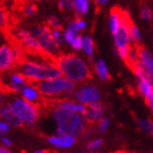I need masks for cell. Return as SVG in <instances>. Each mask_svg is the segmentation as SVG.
<instances>
[{
    "mask_svg": "<svg viewBox=\"0 0 153 153\" xmlns=\"http://www.w3.org/2000/svg\"><path fill=\"white\" fill-rule=\"evenodd\" d=\"M37 88L42 96L49 99H59L74 94L76 91V83L67 79L66 76H60L38 82Z\"/></svg>",
    "mask_w": 153,
    "mask_h": 153,
    "instance_id": "277c9868",
    "label": "cell"
},
{
    "mask_svg": "<svg viewBox=\"0 0 153 153\" xmlns=\"http://www.w3.org/2000/svg\"><path fill=\"white\" fill-rule=\"evenodd\" d=\"M138 126L144 134L153 136V121L149 120V119H144V118H140V119H138Z\"/></svg>",
    "mask_w": 153,
    "mask_h": 153,
    "instance_id": "7402d4cb",
    "label": "cell"
},
{
    "mask_svg": "<svg viewBox=\"0 0 153 153\" xmlns=\"http://www.w3.org/2000/svg\"><path fill=\"white\" fill-rule=\"evenodd\" d=\"M31 33L38 41L43 54L48 57L56 58L59 54V44L51 35V29L48 25H35L32 27Z\"/></svg>",
    "mask_w": 153,
    "mask_h": 153,
    "instance_id": "52a82bcc",
    "label": "cell"
},
{
    "mask_svg": "<svg viewBox=\"0 0 153 153\" xmlns=\"http://www.w3.org/2000/svg\"><path fill=\"white\" fill-rule=\"evenodd\" d=\"M140 16L141 19L144 21H150L152 19V11L148 6H142L140 10Z\"/></svg>",
    "mask_w": 153,
    "mask_h": 153,
    "instance_id": "f1b7e54d",
    "label": "cell"
},
{
    "mask_svg": "<svg viewBox=\"0 0 153 153\" xmlns=\"http://www.w3.org/2000/svg\"><path fill=\"white\" fill-rule=\"evenodd\" d=\"M132 21L130 19V16L126 11L124 16V21L121 24L120 29L118 30V32L115 34L114 41H115V48H116V54L118 57L123 60H127L130 48L132 46V42L130 37V25Z\"/></svg>",
    "mask_w": 153,
    "mask_h": 153,
    "instance_id": "8992f818",
    "label": "cell"
},
{
    "mask_svg": "<svg viewBox=\"0 0 153 153\" xmlns=\"http://www.w3.org/2000/svg\"><path fill=\"white\" fill-rule=\"evenodd\" d=\"M51 35H53V37H54V39L56 42H57L58 44L60 45L61 43H62V36H61V32L59 29H54L51 30Z\"/></svg>",
    "mask_w": 153,
    "mask_h": 153,
    "instance_id": "836d02e7",
    "label": "cell"
},
{
    "mask_svg": "<svg viewBox=\"0 0 153 153\" xmlns=\"http://www.w3.org/2000/svg\"><path fill=\"white\" fill-rule=\"evenodd\" d=\"M71 1H72V0H71Z\"/></svg>",
    "mask_w": 153,
    "mask_h": 153,
    "instance_id": "f6af8a7d",
    "label": "cell"
},
{
    "mask_svg": "<svg viewBox=\"0 0 153 153\" xmlns=\"http://www.w3.org/2000/svg\"><path fill=\"white\" fill-rule=\"evenodd\" d=\"M16 39L18 43L21 45V47L23 49L31 51L33 54H39L44 55L43 51L41 48V45L38 43V41L36 39V37L33 35L31 31H26V30H19L16 32ZM45 56V55H44Z\"/></svg>",
    "mask_w": 153,
    "mask_h": 153,
    "instance_id": "30bf717a",
    "label": "cell"
},
{
    "mask_svg": "<svg viewBox=\"0 0 153 153\" xmlns=\"http://www.w3.org/2000/svg\"><path fill=\"white\" fill-rule=\"evenodd\" d=\"M2 83L8 91L21 92V90L29 83V80L26 79L25 76L21 71H12V72H9V74L4 72Z\"/></svg>",
    "mask_w": 153,
    "mask_h": 153,
    "instance_id": "8fae6325",
    "label": "cell"
},
{
    "mask_svg": "<svg viewBox=\"0 0 153 153\" xmlns=\"http://www.w3.org/2000/svg\"><path fill=\"white\" fill-rule=\"evenodd\" d=\"M71 47L76 49V51H81L82 49V46H83V37L81 35H76V37L74 38V41L71 43Z\"/></svg>",
    "mask_w": 153,
    "mask_h": 153,
    "instance_id": "4dcf8cb0",
    "label": "cell"
},
{
    "mask_svg": "<svg viewBox=\"0 0 153 153\" xmlns=\"http://www.w3.org/2000/svg\"><path fill=\"white\" fill-rule=\"evenodd\" d=\"M23 48L21 45H1L0 46V72L11 70L16 64L23 59Z\"/></svg>",
    "mask_w": 153,
    "mask_h": 153,
    "instance_id": "ba28073f",
    "label": "cell"
},
{
    "mask_svg": "<svg viewBox=\"0 0 153 153\" xmlns=\"http://www.w3.org/2000/svg\"><path fill=\"white\" fill-rule=\"evenodd\" d=\"M34 153H47V152H45V151H42V150H38V151H35Z\"/></svg>",
    "mask_w": 153,
    "mask_h": 153,
    "instance_id": "7bdbcfd3",
    "label": "cell"
},
{
    "mask_svg": "<svg viewBox=\"0 0 153 153\" xmlns=\"http://www.w3.org/2000/svg\"><path fill=\"white\" fill-rule=\"evenodd\" d=\"M105 106L103 105L101 101L96 103H93L91 105L88 106V109H86V114H85V119L90 123H96V121H100L102 118H104V115H105Z\"/></svg>",
    "mask_w": 153,
    "mask_h": 153,
    "instance_id": "9a60e30c",
    "label": "cell"
},
{
    "mask_svg": "<svg viewBox=\"0 0 153 153\" xmlns=\"http://www.w3.org/2000/svg\"><path fill=\"white\" fill-rule=\"evenodd\" d=\"M103 144H104V140H103V139H101V138H95V139L89 141V142L86 143L85 148L90 151H96V150H99V149H101V148L103 147Z\"/></svg>",
    "mask_w": 153,
    "mask_h": 153,
    "instance_id": "484cf974",
    "label": "cell"
},
{
    "mask_svg": "<svg viewBox=\"0 0 153 153\" xmlns=\"http://www.w3.org/2000/svg\"><path fill=\"white\" fill-rule=\"evenodd\" d=\"M126 11L120 9L119 7H114L111 10V14H109V31L113 35H115L118 32V30L120 29L123 21H124V16Z\"/></svg>",
    "mask_w": 153,
    "mask_h": 153,
    "instance_id": "5bb4252c",
    "label": "cell"
},
{
    "mask_svg": "<svg viewBox=\"0 0 153 153\" xmlns=\"http://www.w3.org/2000/svg\"><path fill=\"white\" fill-rule=\"evenodd\" d=\"M76 35H78L76 33H74V31H71V30L67 29L64 33L65 42H67L68 44H71V43H72V41H74V38L76 37Z\"/></svg>",
    "mask_w": 153,
    "mask_h": 153,
    "instance_id": "1f68e13d",
    "label": "cell"
},
{
    "mask_svg": "<svg viewBox=\"0 0 153 153\" xmlns=\"http://www.w3.org/2000/svg\"><path fill=\"white\" fill-rule=\"evenodd\" d=\"M21 95H22L23 99H25L26 101H29L31 103H37L41 99V92L38 88L33 84V83H27L22 90H21Z\"/></svg>",
    "mask_w": 153,
    "mask_h": 153,
    "instance_id": "ac0fdd59",
    "label": "cell"
},
{
    "mask_svg": "<svg viewBox=\"0 0 153 153\" xmlns=\"http://www.w3.org/2000/svg\"><path fill=\"white\" fill-rule=\"evenodd\" d=\"M53 117L56 123L57 134H72L79 137L84 134L88 128V120L84 116L56 105L53 109Z\"/></svg>",
    "mask_w": 153,
    "mask_h": 153,
    "instance_id": "6da1fadb",
    "label": "cell"
},
{
    "mask_svg": "<svg viewBox=\"0 0 153 153\" xmlns=\"http://www.w3.org/2000/svg\"><path fill=\"white\" fill-rule=\"evenodd\" d=\"M138 55H139V65H140L148 78L153 83V56L146 48L138 45Z\"/></svg>",
    "mask_w": 153,
    "mask_h": 153,
    "instance_id": "7c38bea8",
    "label": "cell"
},
{
    "mask_svg": "<svg viewBox=\"0 0 153 153\" xmlns=\"http://www.w3.org/2000/svg\"><path fill=\"white\" fill-rule=\"evenodd\" d=\"M85 22H84V20H82L81 18H76L74 20L70 21L69 24H68V29L71 30V31H74V33H79V31H82V30L85 29Z\"/></svg>",
    "mask_w": 153,
    "mask_h": 153,
    "instance_id": "603a6c76",
    "label": "cell"
},
{
    "mask_svg": "<svg viewBox=\"0 0 153 153\" xmlns=\"http://www.w3.org/2000/svg\"><path fill=\"white\" fill-rule=\"evenodd\" d=\"M0 153H12L9 150V148H6L3 146H0Z\"/></svg>",
    "mask_w": 153,
    "mask_h": 153,
    "instance_id": "ab89813d",
    "label": "cell"
},
{
    "mask_svg": "<svg viewBox=\"0 0 153 153\" xmlns=\"http://www.w3.org/2000/svg\"><path fill=\"white\" fill-rule=\"evenodd\" d=\"M4 99H6V96H4V92H3L2 90H0V106L3 105Z\"/></svg>",
    "mask_w": 153,
    "mask_h": 153,
    "instance_id": "f35d334b",
    "label": "cell"
},
{
    "mask_svg": "<svg viewBox=\"0 0 153 153\" xmlns=\"http://www.w3.org/2000/svg\"><path fill=\"white\" fill-rule=\"evenodd\" d=\"M0 142H1V146H3V147L6 148H10L13 146L12 140L10 138L7 137V136H2V137L0 138Z\"/></svg>",
    "mask_w": 153,
    "mask_h": 153,
    "instance_id": "e575fe53",
    "label": "cell"
},
{
    "mask_svg": "<svg viewBox=\"0 0 153 153\" xmlns=\"http://www.w3.org/2000/svg\"><path fill=\"white\" fill-rule=\"evenodd\" d=\"M61 74L74 83H82L91 78V71L85 61L76 55H61L54 59Z\"/></svg>",
    "mask_w": 153,
    "mask_h": 153,
    "instance_id": "7a4b0ae2",
    "label": "cell"
},
{
    "mask_svg": "<svg viewBox=\"0 0 153 153\" xmlns=\"http://www.w3.org/2000/svg\"><path fill=\"white\" fill-rule=\"evenodd\" d=\"M82 51H84V54L89 57H92L93 51H94V43L91 36H85L83 37V46Z\"/></svg>",
    "mask_w": 153,
    "mask_h": 153,
    "instance_id": "cb8c5ba5",
    "label": "cell"
},
{
    "mask_svg": "<svg viewBox=\"0 0 153 153\" xmlns=\"http://www.w3.org/2000/svg\"><path fill=\"white\" fill-rule=\"evenodd\" d=\"M108 1L109 0H94V2H95L97 6H103V4L107 3Z\"/></svg>",
    "mask_w": 153,
    "mask_h": 153,
    "instance_id": "60d3db41",
    "label": "cell"
},
{
    "mask_svg": "<svg viewBox=\"0 0 153 153\" xmlns=\"http://www.w3.org/2000/svg\"><path fill=\"white\" fill-rule=\"evenodd\" d=\"M10 128H11V126L6 120H3V119L0 118V138L4 136L10 130Z\"/></svg>",
    "mask_w": 153,
    "mask_h": 153,
    "instance_id": "d6a6232c",
    "label": "cell"
},
{
    "mask_svg": "<svg viewBox=\"0 0 153 153\" xmlns=\"http://www.w3.org/2000/svg\"><path fill=\"white\" fill-rule=\"evenodd\" d=\"M130 37L132 44L138 45L141 41V33L137 27V25H134V23H131L130 25Z\"/></svg>",
    "mask_w": 153,
    "mask_h": 153,
    "instance_id": "d4e9b609",
    "label": "cell"
},
{
    "mask_svg": "<svg viewBox=\"0 0 153 153\" xmlns=\"http://www.w3.org/2000/svg\"><path fill=\"white\" fill-rule=\"evenodd\" d=\"M66 1H67V0H59V2H58V6H59L60 10H65V9H66Z\"/></svg>",
    "mask_w": 153,
    "mask_h": 153,
    "instance_id": "74e56055",
    "label": "cell"
},
{
    "mask_svg": "<svg viewBox=\"0 0 153 153\" xmlns=\"http://www.w3.org/2000/svg\"><path fill=\"white\" fill-rule=\"evenodd\" d=\"M8 26V14L6 10L0 6V30H6Z\"/></svg>",
    "mask_w": 153,
    "mask_h": 153,
    "instance_id": "4316f807",
    "label": "cell"
},
{
    "mask_svg": "<svg viewBox=\"0 0 153 153\" xmlns=\"http://www.w3.org/2000/svg\"><path fill=\"white\" fill-rule=\"evenodd\" d=\"M147 103H148V105H149V107L151 108V111L153 112V96L147 100Z\"/></svg>",
    "mask_w": 153,
    "mask_h": 153,
    "instance_id": "b9f144b4",
    "label": "cell"
},
{
    "mask_svg": "<svg viewBox=\"0 0 153 153\" xmlns=\"http://www.w3.org/2000/svg\"><path fill=\"white\" fill-rule=\"evenodd\" d=\"M35 12H36V6L35 4H29V6H26L25 9H24V13L29 16H33Z\"/></svg>",
    "mask_w": 153,
    "mask_h": 153,
    "instance_id": "d590c367",
    "label": "cell"
},
{
    "mask_svg": "<svg viewBox=\"0 0 153 153\" xmlns=\"http://www.w3.org/2000/svg\"><path fill=\"white\" fill-rule=\"evenodd\" d=\"M74 97L76 102L89 106L93 103L100 102L102 99V93L97 86L85 83L74 91Z\"/></svg>",
    "mask_w": 153,
    "mask_h": 153,
    "instance_id": "9c48e42d",
    "label": "cell"
},
{
    "mask_svg": "<svg viewBox=\"0 0 153 153\" xmlns=\"http://www.w3.org/2000/svg\"><path fill=\"white\" fill-rule=\"evenodd\" d=\"M0 118L3 119V120H6L11 127L16 128V127L23 126L22 121L20 120L19 118L16 117V115L13 113L9 103L3 104V105L0 106Z\"/></svg>",
    "mask_w": 153,
    "mask_h": 153,
    "instance_id": "2e32d148",
    "label": "cell"
},
{
    "mask_svg": "<svg viewBox=\"0 0 153 153\" xmlns=\"http://www.w3.org/2000/svg\"><path fill=\"white\" fill-rule=\"evenodd\" d=\"M74 10L78 14H86L89 11L90 2L89 0H72Z\"/></svg>",
    "mask_w": 153,
    "mask_h": 153,
    "instance_id": "44dd1931",
    "label": "cell"
},
{
    "mask_svg": "<svg viewBox=\"0 0 153 153\" xmlns=\"http://www.w3.org/2000/svg\"><path fill=\"white\" fill-rule=\"evenodd\" d=\"M108 126H109V118L108 117L102 118L99 121V125H97V131H99L100 134H104L108 129Z\"/></svg>",
    "mask_w": 153,
    "mask_h": 153,
    "instance_id": "83f0119b",
    "label": "cell"
},
{
    "mask_svg": "<svg viewBox=\"0 0 153 153\" xmlns=\"http://www.w3.org/2000/svg\"><path fill=\"white\" fill-rule=\"evenodd\" d=\"M94 69L100 79L103 81H107L109 80V71L107 68V65L105 64V61L102 59H97L94 62Z\"/></svg>",
    "mask_w": 153,
    "mask_h": 153,
    "instance_id": "ffe728a7",
    "label": "cell"
},
{
    "mask_svg": "<svg viewBox=\"0 0 153 153\" xmlns=\"http://www.w3.org/2000/svg\"><path fill=\"white\" fill-rule=\"evenodd\" d=\"M4 44H6V36H4V33L2 32V30H0V46Z\"/></svg>",
    "mask_w": 153,
    "mask_h": 153,
    "instance_id": "8d00e7d4",
    "label": "cell"
},
{
    "mask_svg": "<svg viewBox=\"0 0 153 153\" xmlns=\"http://www.w3.org/2000/svg\"><path fill=\"white\" fill-rule=\"evenodd\" d=\"M76 138L78 137L72 134H55V136L48 137L47 141L53 147L59 148V149H68L76 144Z\"/></svg>",
    "mask_w": 153,
    "mask_h": 153,
    "instance_id": "4fadbf2b",
    "label": "cell"
},
{
    "mask_svg": "<svg viewBox=\"0 0 153 153\" xmlns=\"http://www.w3.org/2000/svg\"><path fill=\"white\" fill-rule=\"evenodd\" d=\"M47 25L51 27V30L54 29H61V22L60 20L56 18V16H51V18H48L47 20Z\"/></svg>",
    "mask_w": 153,
    "mask_h": 153,
    "instance_id": "f546056e",
    "label": "cell"
},
{
    "mask_svg": "<svg viewBox=\"0 0 153 153\" xmlns=\"http://www.w3.org/2000/svg\"><path fill=\"white\" fill-rule=\"evenodd\" d=\"M116 153H126V152H123V151H120V152H116Z\"/></svg>",
    "mask_w": 153,
    "mask_h": 153,
    "instance_id": "ee69618b",
    "label": "cell"
},
{
    "mask_svg": "<svg viewBox=\"0 0 153 153\" xmlns=\"http://www.w3.org/2000/svg\"><path fill=\"white\" fill-rule=\"evenodd\" d=\"M13 113L26 127H34L39 117V109L35 103H31L23 97H14L9 103Z\"/></svg>",
    "mask_w": 153,
    "mask_h": 153,
    "instance_id": "5b68a950",
    "label": "cell"
},
{
    "mask_svg": "<svg viewBox=\"0 0 153 153\" xmlns=\"http://www.w3.org/2000/svg\"><path fill=\"white\" fill-rule=\"evenodd\" d=\"M138 90L140 94L146 99H150L153 96V83L150 80L147 79H139L138 82Z\"/></svg>",
    "mask_w": 153,
    "mask_h": 153,
    "instance_id": "d6986e66",
    "label": "cell"
},
{
    "mask_svg": "<svg viewBox=\"0 0 153 153\" xmlns=\"http://www.w3.org/2000/svg\"><path fill=\"white\" fill-rule=\"evenodd\" d=\"M19 70L29 81L34 83L62 76L55 61L49 60L39 61L23 59L19 62Z\"/></svg>",
    "mask_w": 153,
    "mask_h": 153,
    "instance_id": "3957f363",
    "label": "cell"
},
{
    "mask_svg": "<svg viewBox=\"0 0 153 153\" xmlns=\"http://www.w3.org/2000/svg\"><path fill=\"white\" fill-rule=\"evenodd\" d=\"M55 105L60 107V108L70 111V112L78 113V114L82 115V116H85L86 109H88L86 105H83L81 103L74 102V101H71V100H61V101H58Z\"/></svg>",
    "mask_w": 153,
    "mask_h": 153,
    "instance_id": "e0dca14e",
    "label": "cell"
}]
</instances>
